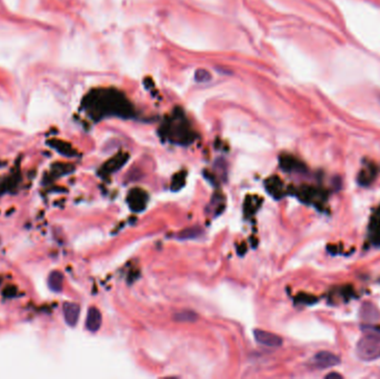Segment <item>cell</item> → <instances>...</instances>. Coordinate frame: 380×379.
I'll return each instance as SVG.
<instances>
[{"mask_svg": "<svg viewBox=\"0 0 380 379\" xmlns=\"http://www.w3.org/2000/svg\"><path fill=\"white\" fill-rule=\"evenodd\" d=\"M357 356L365 362L378 359L380 357V336L367 334L359 339L356 347Z\"/></svg>", "mask_w": 380, "mask_h": 379, "instance_id": "cell-2", "label": "cell"}, {"mask_svg": "<svg viewBox=\"0 0 380 379\" xmlns=\"http://www.w3.org/2000/svg\"><path fill=\"white\" fill-rule=\"evenodd\" d=\"M102 314L100 311L96 308V307H91L89 308L87 318H86V328L91 333H96L99 330L100 326H102Z\"/></svg>", "mask_w": 380, "mask_h": 379, "instance_id": "cell-6", "label": "cell"}, {"mask_svg": "<svg viewBox=\"0 0 380 379\" xmlns=\"http://www.w3.org/2000/svg\"><path fill=\"white\" fill-rule=\"evenodd\" d=\"M62 285H64L62 274L59 272L50 273L49 277H48V286L50 289L55 293H60L62 290Z\"/></svg>", "mask_w": 380, "mask_h": 379, "instance_id": "cell-7", "label": "cell"}, {"mask_svg": "<svg viewBox=\"0 0 380 379\" xmlns=\"http://www.w3.org/2000/svg\"><path fill=\"white\" fill-rule=\"evenodd\" d=\"M254 337L258 344L266 347H280L283 341L280 336L261 329H255Z\"/></svg>", "mask_w": 380, "mask_h": 379, "instance_id": "cell-4", "label": "cell"}, {"mask_svg": "<svg viewBox=\"0 0 380 379\" xmlns=\"http://www.w3.org/2000/svg\"><path fill=\"white\" fill-rule=\"evenodd\" d=\"M327 378H330V377H338V378H341V375L337 374V372H332V374H328L327 376H326Z\"/></svg>", "mask_w": 380, "mask_h": 379, "instance_id": "cell-9", "label": "cell"}, {"mask_svg": "<svg viewBox=\"0 0 380 379\" xmlns=\"http://www.w3.org/2000/svg\"><path fill=\"white\" fill-rule=\"evenodd\" d=\"M171 37L175 39L177 44H179L183 47L192 48V49L204 50L209 48V43L201 36L193 30L188 26H181L171 28Z\"/></svg>", "mask_w": 380, "mask_h": 379, "instance_id": "cell-1", "label": "cell"}, {"mask_svg": "<svg viewBox=\"0 0 380 379\" xmlns=\"http://www.w3.org/2000/svg\"><path fill=\"white\" fill-rule=\"evenodd\" d=\"M312 364L320 369L331 368L340 364V358L330 352H319L313 356Z\"/></svg>", "mask_w": 380, "mask_h": 379, "instance_id": "cell-3", "label": "cell"}, {"mask_svg": "<svg viewBox=\"0 0 380 379\" xmlns=\"http://www.w3.org/2000/svg\"><path fill=\"white\" fill-rule=\"evenodd\" d=\"M64 317L67 325L70 327H75L79 319L80 307L75 303H65L62 306Z\"/></svg>", "mask_w": 380, "mask_h": 379, "instance_id": "cell-5", "label": "cell"}, {"mask_svg": "<svg viewBox=\"0 0 380 379\" xmlns=\"http://www.w3.org/2000/svg\"><path fill=\"white\" fill-rule=\"evenodd\" d=\"M174 319L179 323H194L198 319V315L192 310H182L174 315Z\"/></svg>", "mask_w": 380, "mask_h": 379, "instance_id": "cell-8", "label": "cell"}]
</instances>
